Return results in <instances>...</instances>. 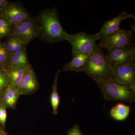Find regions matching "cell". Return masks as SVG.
Wrapping results in <instances>:
<instances>
[{
    "label": "cell",
    "mask_w": 135,
    "mask_h": 135,
    "mask_svg": "<svg viewBox=\"0 0 135 135\" xmlns=\"http://www.w3.org/2000/svg\"><path fill=\"white\" fill-rule=\"evenodd\" d=\"M40 26L39 39L51 44L66 40L68 33L60 23L56 7L44 9L36 17Z\"/></svg>",
    "instance_id": "6da1fadb"
},
{
    "label": "cell",
    "mask_w": 135,
    "mask_h": 135,
    "mask_svg": "<svg viewBox=\"0 0 135 135\" xmlns=\"http://www.w3.org/2000/svg\"><path fill=\"white\" fill-rule=\"evenodd\" d=\"M102 49L98 44L83 68L82 71L95 81L108 79H115L112 66Z\"/></svg>",
    "instance_id": "7a4b0ae2"
},
{
    "label": "cell",
    "mask_w": 135,
    "mask_h": 135,
    "mask_svg": "<svg viewBox=\"0 0 135 135\" xmlns=\"http://www.w3.org/2000/svg\"><path fill=\"white\" fill-rule=\"evenodd\" d=\"M95 81L101 89L105 102L122 101L130 104L134 102L135 88L130 85L120 83L114 79Z\"/></svg>",
    "instance_id": "3957f363"
},
{
    "label": "cell",
    "mask_w": 135,
    "mask_h": 135,
    "mask_svg": "<svg viewBox=\"0 0 135 135\" xmlns=\"http://www.w3.org/2000/svg\"><path fill=\"white\" fill-rule=\"evenodd\" d=\"M72 47L73 56L77 54L90 55L95 49L98 40L96 34H89L80 32L73 34H68L66 40Z\"/></svg>",
    "instance_id": "277c9868"
},
{
    "label": "cell",
    "mask_w": 135,
    "mask_h": 135,
    "mask_svg": "<svg viewBox=\"0 0 135 135\" xmlns=\"http://www.w3.org/2000/svg\"><path fill=\"white\" fill-rule=\"evenodd\" d=\"M40 26L36 18L32 17L25 22L13 25L11 36L27 46L31 41L39 38Z\"/></svg>",
    "instance_id": "5b68a950"
},
{
    "label": "cell",
    "mask_w": 135,
    "mask_h": 135,
    "mask_svg": "<svg viewBox=\"0 0 135 135\" xmlns=\"http://www.w3.org/2000/svg\"><path fill=\"white\" fill-rule=\"evenodd\" d=\"M106 57L112 66L134 63L135 44L108 50Z\"/></svg>",
    "instance_id": "8992f818"
},
{
    "label": "cell",
    "mask_w": 135,
    "mask_h": 135,
    "mask_svg": "<svg viewBox=\"0 0 135 135\" xmlns=\"http://www.w3.org/2000/svg\"><path fill=\"white\" fill-rule=\"evenodd\" d=\"M134 34L131 31L119 29L105 38L99 45L102 49L109 50L116 48L130 46L133 44Z\"/></svg>",
    "instance_id": "52a82bcc"
},
{
    "label": "cell",
    "mask_w": 135,
    "mask_h": 135,
    "mask_svg": "<svg viewBox=\"0 0 135 135\" xmlns=\"http://www.w3.org/2000/svg\"><path fill=\"white\" fill-rule=\"evenodd\" d=\"M0 16L7 19L12 25L27 21L31 17L22 3L9 2L0 12Z\"/></svg>",
    "instance_id": "ba28073f"
},
{
    "label": "cell",
    "mask_w": 135,
    "mask_h": 135,
    "mask_svg": "<svg viewBox=\"0 0 135 135\" xmlns=\"http://www.w3.org/2000/svg\"><path fill=\"white\" fill-rule=\"evenodd\" d=\"M129 18L135 19V14H128L123 11L113 19L105 22L99 31L96 34L98 40H102L116 32L120 29V25L122 21Z\"/></svg>",
    "instance_id": "9c48e42d"
},
{
    "label": "cell",
    "mask_w": 135,
    "mask_h": 135,
    "mask_svg": "<svg viewBox=\"0 0 135 135\" xmlns=\"http://www.w3.org/2000/svg\"><path fill=\"white\" fill-rule=\"evenodd\" d=\"M112 67L115 80L135 88L134 63Z\"/></svg>",
    "instance_id": "30bf717a"
},
{
    "label": "cell",
    "mask_w": 135,
    "mask_h": 135,
    "mask_svg": "<svg viewBox=\"0 0 135 135\" xmlns=\"http://www.w3.org/2000/svg\"><path fill=\"white\" fill-rule=\"evenodd\" d=\"M38 82L34 71L30 66L27 68L18 89L20 95H27L36 92Z\"/></svg>",
    "instance_id": "8fae6325"
},
{
    "label": "cell",
    "mask_w": 135,
    "mask_h": 135,
    "mask_svg": "<svg viewBox=\"0 0 135 135\" xmlns=\"http://www.w3.org/2000/svg\"><path fill=\"white\" fill-rule=\"evenodd\" d=\"M90 55L79 54L73 56L72 60L65 64L62 70L65 72L73 71L79 72L82 71L83 68Z\"/></svg>",
    "instance_id": "7c38bea8"
},
{
    "label": "cell",
    "mask_w": 135,
    "mask_h": 135,
    "mask_svg": "<svg viewBox=\"0 0 135 135\" xmlns=\"http://www.w3.org/2000/svg\"><path fill=\"white\" fill-rule=\"evenodd\" d=\"M3 94V100L5 106L15 109L18 99L20 95L18 87L9 84L5 89Z\"/></svg>",
    "instance_id": "4fadbf2b"
},
{
    "label": "cell",
    "mask_w": 135,
    "mask_h": 135,
    "mask_svg": "<svg viewBox=\"0 0 135 135\" xmlns=\"http://www.w3.org/2000/svg\"><path fill=\"white\" fill-rule=\"evenodd\" d=\"M30 65L27 54L26 48H25L21 51L10 55L7 67L9 68L18 66L28 67Z\"/></svg>",
    "instance_id": "5bb4252c"
},
{
    "label": "cell",
    "mask_w": 135,
    "mask_h": 135,
    "mask_svg": "<svg viewBox=\"0 0 135 135\" xmlns=\"http://www.w3.org/2000/svg\"><path fill=\"white\" fill-rule=\"evenodd\" d=\"M31 66V65H30ZM28 67L18 66L8 68L6 73L9 84L18 87L22 80Z\"/></svg>",
    "instance_id": "9a60e30c"
},
{
    "label": "cell",
    "mask_w": 135,
    "mask_h": 135,
    "mask_svg": "<svg viewBox=\"0 0 135 135\" xmlns=\"http://www.w3.org/2000/svg\"><path fill=\"white\" fill-rule=\"evenodd\" d=\"M130 110V105L119 103L111 109L110 114L114 119L117 121H123L128 117Z\"/></svg>",
    "instance_id": "2e32d148"
},
{
    "label": "cell",
    "mask_w": 135,
    "mask_h": 135,
    "mask_svg": "<svg viewBox=\"0 0 135 135\" xmlns=\"http://www.w3.org/2000/svg\"><path fill=\"white\" fill-rule=\"evenodd\" d=\"M60 71H59L56 74L52 87V92L50 97V103L52 108V113L57 114L58 113V109L60 103V97L59 95L58 87V74Z\"/></svg>",
    "instance_id": "e0dca14e"
},
{
    "label": "cell",
    "mask_w": 135,
    "mask_h": 135,
    "mask_svg": "<svg viewBox=\"0 0 135 135\" xmlns=\"http://www.w3.org/2000/svg\"><path fill=\"white\" fill-rule=\"evenodd\" d=\"M5 46L10 55L21 51L26 48L27 45L19 41L15 37L10 35L5 42Z\"/></svg>",
    "instance_id": "ac0fdd59"
},
{
    "label": "cell",
    "mask_w": 135,
    "mask_h": 135,
    "mask_svg": "<svg viewBox=\"0 0 135 135\" xmlns=\"http://www.w3.org/2000/svg\"><path fill=\"white\" fill-rule=\"evenodd\" d=\"M12 25L7 19L0 16V39L8 37L10 35Z\"/></svg>",
    "instance_id": "d6986e66"
},
{
    "label": "cell",
    "mask_w": 135,
    "mask_h": 135,
    "mask_svg": "<svg viewBox=\"0 0 135 135\" xmlns=\"http://www.w3.org/2000/svg\"><path fill=\"white\" fill-rule=\"evenodd\" d=\"M9 57L5 42L0 41V68L7 67Z\"/></svg>",
    "instance_id": "ffe728a7"
},
{
    "label": "cell",
    "mask_w": 135,
    "mask_h": 135,
    "mask_svg": "<svg viewBox=\"0 0 135 135\" xmlns=\"http://www.w3.org/2000/svg\"><path fill=\"white\" fill-rule=\"evenodd\" d=\"M9 84L7 73L0 71V91L5 89Z\"/></svg>",
    "instance_id": "44dd1931"
},
{
    "label": "cell",
    "mask_w": 135,
    "mask_h": 135,
    "mask_svg": "<svg viewBox=\"0 0 135 135\" xmlns=\"http://www.w3.org/2000/svg\"><path fill=\"white\" fill-rule=\"evenodd\" d=\"M7 118V112L5 106H0V123L4 127Z\"/></svg>",
    "instance_id": "7402d4cb"
},
{
    "label": "cell",
    "mask_w": 135,
    "mask_h": 135,
    "mask_svg": "<svg viewBox=\"0 0 135 135\" xmlns=\"http://www.w3.org/2000/svg\"><path fill=\"white\" fill-rule=\"evenodd\" d=\"M68 135H84L82 133L79 126L77 124H75L71 128L67 131Z\"/></svg>",
    "instance_id": "603a6c76"
},
{
    "label": "cell",
    "mask_w": 135,
    "mask_h": 135,
    "mask_svg": "<svg viewBox=\"0 0 135 135\" xmlns=\"http://www.w3.org/2000/svg\"><path fill=\"white\" fill-rule=\"evenodd\" d=\"M8 3L9 2L6 0H0V12L2 11Z\"/></svg>",
    "instance_id": "cb8c5ba5"
},
{
    "label": "cell",
    "mask_w": 135,
    "mask_h": 135,
    "mask_svg": "<svg viewBox=\"0 0 135 135\" xmlns=\"http://www.w3.org/2000/svg\"><path fill=\"white\" fill-rule=\"evenodd\" d=\"M0 135H7L5 134H0Z\"/></svg>",
    "instance_id": "d4e9b609"
}]
</instances>
